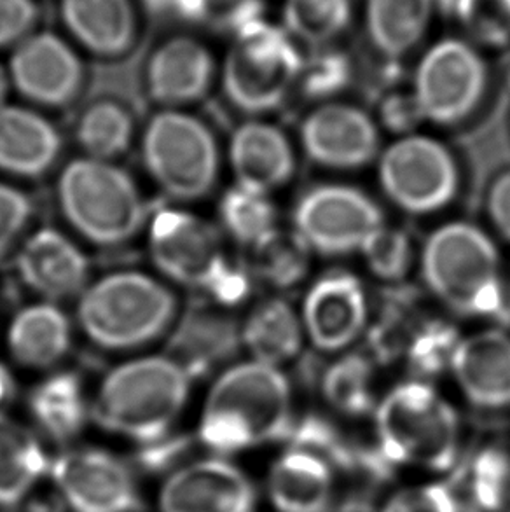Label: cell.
<instances>
[{
  "mask_svg": "<svg viewBox=\"0 0 510 512\" xmlns=\"http://www.w3.org/2000/svg\"><path fill=\"white\" fill-rule=\"evenodd\" d=\"M63 219L77 235L97 247H121L149 222L137 182L111 161L77 158L63 167L56 182Z\"/></svg>",
  "mask_w": 510,
  "mask_h": 512,
  "instance_id": "6",
  "label": "cell"
},
{
  "mask_svg": "<svg viewBox=\"0 0 510 512\" xmlns=\"http://www.w3.org/2000/svg\"><path fill=\"white\" fill-rule=\"evenodd\" d=\"M294 394L282 367L243 360L226 367L208 390L201 443L217 455L252 450L289 437Z\"/></svg>",
  "mask_w": 510,
  "mask_h": 512,
  "instance_id": "1",
  "label": "cell"
},
{
  "mask_svg": "<svg viewBox=\"0 0 510 512\" xmlns=\"http://www.w3.org/2000/svg\"><path fill=\"white\" fill-rule=\"evenodd\" d=\"M486 215L491 226L510 245V168L498 173L486 193Z\"/></svg>",
  "mask_w": 510,
  "mask_h": 512,
  "instance_id": "46",
  "label": "cell"
},
{
  "mask_svg": "<svg viewBox=\"0 0 510 512\" xmlns=\"http://www.w3.org/2000/svg\"><path fill=\"white\" fill-rule=\"evenodd\" d=\"M69 509L62 495L56 492L53 497H42V499H35L32 504H28L27 512H65Z\"/></svg>",
  "mask_w": 510,
  "mask_h": 512,
  "instance_id": "50",
  "label": "cell"
},
{
  "mask_svg": "<svg viewBox=\"0 0 510 512\" xmlns=\"http://www.w3.org/2000/svg\"><path fill=\"white\" fill-rule=\"evenodd\" d=\"M11 86L30 104L63 109L83 90V60L55 32H32L13 49L7 65Z\"/></svg>",
  "mask_w": 510,
  "mask_h": 512,
  "instance_id": "14",
  "label": "cell"
},
{
  "mask_svg": "<svg viewBox=\"0 0 510 512\" xmlns=\"http://www.w3.org/2000/svg\"><path fill=\"white\" fill-rule=\"evenodd\" d=\"M170 285L145 271H111L90 282L77 301V324L105 352H135L168 336L179 317Z\"/></svg>",
  "mask_w": 510,
  "mask_h": 512,
  "instance_id": "3",
  "label": "cell"
},
{
  "mask_svg": "<svg viewBox=\"0 0 510 512\" xmlns=\"http://www.w3.org/2000/svg\"><path fill=\"white\" fill-rule=\"evenodd\" d=\"M439 0H364V28L374 51L402 60L425 41Z\"/></svg>",
  "mask_w": 510,
  "mask_h": 512,
  "instance_id": "27",
  "label": "cell"
},
{
  "mask_svg": "<svg viewBox=\"0 0 510 512\" xmlns=\"http://www.w3.org/2000/svg\"><path fill=\"white\" fill-rule=\"evenodd\" d=\"M28 409L37 427L58 443L81 434L91 416L81 376L72 371L49 374L28 395Z\"/></svg>",
  "mask_w": 510,
  "mask_h": 512,
  "instance_id": "29",
  "label": "cell"
},
{
  "mask_svg": "<svg viewBox=\"0 0 510 512\" xmlns=\"http://www.w3.org/2000/svg\"><path fill=\"white\" fill-rule=\"evenodd\" d=\"M49 472L56 492L70 511H142V499L130 467L107 451H65L51 462Z\"/></svg>",
  "mask_w": 510,
  "mask_h": 512,
  "instance_id": "13",
  "label": "cell"
},
{
  "mask_svg": "<svg viewBox=\"0 0 510 512\" xmlns=\"http://www.w3.org/2000/svg\"><path fill=\"white\" fill-rule=\"evenodd\" d=\"M233 37L221 72L229 104L249 116L275 111L297 88L304 63L301 46L266 20Z\"/></svg>",
  "mask_w": 510,
  "mask_h": 512,
  "instance_id": "7",
  "label": "cell"
},
{
  "mask_svg": "<svg viewBox=\"0 0 510 512\" xmlns=\"http://www.w3.org/2000/svg\"><path fill=\"white\" fill-rule=\"evenodd\" d=\"M240 333L250 359L275 367L296 359L306 341L301 313L278 296L257 303L243 320Z\"/></svg>",
  "mask_w": 510,
  "mask_h": 512,
  "instance_id": "28",
  "label": "cell"
},
{
  "mask_svg": "<svg viewBox=\"0 0 510 512\" xmlns=\"http://www.w3.org/2000/svg\"><path fill=\"white\" fill-rule=\"evenodd\" d=\"M451 6L465 39L474 46H509L510 0H453Z\"/></svg>",
  "mask_w": 510,
  "mask_h": 512,
  "instance_id": "39",
  "label": "cell"
},
{
  "mask_svg": "<svg viewBox=\"0 0 510 512\" xmlns=\"http://www.w3.org/2000/svg\"><path fill=\"white\" fill-rule=\"evenodd\" d=\"M11 359L27 369H49L60 364L72 345V326L56 303L39 301L21 308L7 329Z\"/></svg>",
  "mask_w": 510,
  "mask_h": 512,
  "instance_id": "26",
  "label": "cell"
},
{
  "mask_svg": "<svg viewBox=\"0 0 510 512\" xmlns=\"http://www.w3.org/2000/svg\"><path fill=\"white\" fill-rule=\"evenodd\" d=\"M74 135L86 158L114 163L130 151L135 121L121 102L102 98L84 109Z\"/></svg>",
  "mask_w": 510,
  "mask_h": 512,
  "instance_id": "32",
  "label": "cell"
},
{
  "mask_svg": "<svg viewBox=\"0 0 510 512\" xmlns=\"http://www.w3.org/2000/svg\"><path fill=\"white\" fill-rule=\"evenodd\" d=\"M360 256L373 277L386 284H397L407 277L416 259L413 240L404 229L383 224L367 238Z\"/></svg>",
  "mask_w": 510,
  "mask_h": 512,
  "instance_id": "38",
  "label": "cell"
},
{
  "mask_svg": "<svg viewBox=\"0 0 510 512\" xmlns=\"http://www.w3.org/2000/svg\"><path fill=\"white\" fill-rule=\"evenodd\" d=\"M467 500L476 512H510V446L490 444L477 453L467 478Z\"/></svg>",
  "mask_w": 510,
  "mask_h": 512,
  "instance_id": "37",
  "label": "cell"
},
{
  "mask_svg": "<svg viewBox=\"0 0 510 512\" xmlns=\"http://www.w3.org/2000/svg\"><path fill=\"white\" fill-rule=\"evenodd\" d=\"M380 121L381 125L386 126V130L404 137L414 133V128L423 123L425 118L413 91L409 90L406 93H390L381 100Z\"/></svg>",
  "mask_w": 510,
  "mask_h": 512,
  "instance_id": "45",
  "label": "cell"
},
{
  "mask_svg": "<svg viewBox=\"0 0 510 512\" xmlns=\"http://www.w3.org/2000/svg\"><path fill=\"white\" fill-rule=\"evenodd\" d=\"M219 221L236 243L252 249L278 228V212L268 194L235 184L222 194Z\"/></svg>",
  "mask_w": 510,
  "mask_h": 512,
  "instance_id": "35",
  "label": "cell"
},
{
  "mask_svg": "<svg viewBox=\"0 0 510 512\" xmlns=\"http://www.w3.org/2000/svg\"><path fill=\"white\" fill-rule=\"evenodd\" d=\"M60 16L72 39L98 58H123L137 44L133 0H60Z\"/></svg>",
  "mask_w": 510,
  "mask_h": 512,
  "instance_id": "25",
  "label": "cell"
},
{
  "mask_svg": "<svg viewBox=\"0 0 510 512\" xmlns=\"http://www.w3.org/2000/svg\"><path fill=\"white\" fill-rule=\"evenodd\" d=\"M304 336L318 352L343 353L371 324L366 287L350 271H327L306 292L301 308Z\"/></svg>",
  "mask_w": 510,
  "mask_h": 512,
  "instance_id": "16",
  "label": "cell"
},
{
  "mask_svg": "<svg viewBox=\"0 0 510 512\" xmlns=\"http://www.w3.org/2000/svg\"><path fill=\"white\" fill-rule=\"evenodd\" d=\"M228 156L236 186L255 193H275L296 172V153L287 133L262 119H249L236 128Z\"/></svg>",
  "mask_w": 510,
  "mask_h": 512,
  "instance_id": "22",
  "label": "cell"
},
{
  "mask_svg": "<svg viewBox=\"0 0 510 512\" xmlns=\"http://www.w3.org/2000/svg\"><path fill=\"white\" fill-rule=\"evenodd\" d=\"M250 250L252 275L276 291L294 289L310 273L313 250L294 229L276 228Z\"/></svg>",
  "mask_w": 510,
  "mask_h": 512,
  "instance_id": "33",
  "label": "cell"
},
{
  "mask_svg": "<svg viewBox=\"0 0 510 512\" xmlns=\"http://www.w3.org/2000/svg\"><path fill=\"white\" fill-rule=\"evenodd\" d=\"M448 371L474 408H510V334L505 329L488 327L462 336Z\"/></svg>",
  "mask_w": 510,
  "mask_h": 512,
  "instance_id": "19",
  "label": "cell"
},
{
  "mask_svg": "<svg viewBox=\"0 0 510 512\" xmlns=\"http://www.w3.org/2000/svg\"><path fill=\"white\" fill-rule=\"evenodd\" d=\"M460 333L455 327L439 319L416 320V326L406 331L400 357H404L416 380L448 371Z\"/></svg>",
  "mask_w": 510,
  "mask_h": 512,
  "instance_id": "36",
  "label": "cell"
},
{
  "mask_svg": "<svg viewBox=\"0 0 510 512\" xmlns=\"http://www.w3.org/2000/svg\"><path fill=\"white\" fill-rule=\"evenodd\" d=\"M39 439L20 423L0 415V506L13 507L49 472Z\"/></svg>",
  "mask_w": 510,
  "mask_h": 512,
  "instance_id": "30",
  "label": "cell"
},
{
  "mask_svg": "<svg viewBox=\"0 0 510 512\" xmlns=\"http://www.w3.org/2000/svg\"><path fill=\"white\" fill-rule=\"evenodd\" d=\"M378 453L390 465L430 472L453 469L462 443L455 406L425 380H406L374 409Z\"/></svg>",
  "mask_w": 510,
  "mask_h": 512,
  "instance_id": "5",
  "label": "cell"
},
{
  "mask_svg": "<svg viewBox=\"0 0 510 512\" xmlns=\"http://www.w3.org/2000/svg\"><path fill=\"white\" fill-rule=\"evenodd\" d=\"M215 79V60L203 42L177 35L152 53L145 69L149 97L163 109H180L207 97Z\"/></svg>",
  "mask_w": 510,
  "mask_h": 512,
  "instance_id": "21",
  "label": "cell"
},
{
  "mask_svg": "<svg viewBox=\"0 0 510 512\" xmlns=\"http://www.w3.org/2000/svg\"><path fill=\"white\" fill-rule=\"evenodd\" d=\"M240 327L229 310L210 301L189 306L168 334L166 353L196 380L235 359L242 350Z\"/></svg>",
  "mask_w": 510,
  "mask_h": 512,
  "instance_id": "20",
  "label": "cell"
},
{
  "mask_svg": "<svg viewBox=\"0 0 510 512\" xmlns=\"http://www.w3.org/2000/svg\"><path fill=\"white\" fill-rule=\"evenodd\" d=\"M187 443L184 439L163 437L154 443L145 444V450L140 453L142 464L147 469H163L165 465L179 462V457L186 451Z\"/></svg>",
  "mask_w": 510,
  "mask_h": 512,
  "instance_id": "48",
  "label": "cell"
},
{
  "mask_svg": "<svg viewBox=\"0 0 510 512\" xmlns=\"http://www.w3.org/2000/svg\"><path fill=\"white\" fill-rule=\"evenodd\" d=\"M149 256L166 280L203 292L229 261L212 222L172 207L149 217Z\"/></svg>",
  "mask_w": 510,
  "mask_h": 512,
  "instance_id": "12",
  "label": "cell"
},
{
  "mask_svg": "<svg viewBox=\"0 0 510 512\" xmlns=\"http://www.w3.org/2000/svg\"><path fill=\"white\" fill-rule=\"evenodd\" d=\"M378 179L386 198L409 215L448 208L460 191V167L441 140L411 133L378 156Z\"/></svg>",
  "mask_w": 510,
  "mask_h": 512,
  "instance_id": "9",
  "label": "cell"
},
{
  "mask_svg": "<svg viewBox=\"0 0 510 512\" xmlns=\"http://www.w3.org/2000/svg\"><path fill=\"white\" fill-rule=\"evenodd\" d=\"M299 142L318 167L352 172L371 165L381 153L380 125L357 105L325 102L304 118Z\"/></svg>",
  "mask_w": 510,
  "mask_h": 512,
  "instance_id": "15",
  "label": "cell"
},
{
  "mask_svg": "<svg viewBox=\"0 0 510 512\" xmlns=\"http://www.w3.org/2000/svg\"><path fill=\"white\" fill-rule=\"evenodd\" d=\"M264 0H201L198 25L236 35L262 20Z\"/></svg>",
  "mask_w": 510,
  "mask_h": 512,
  "instance_id": "42",
  "label": "cell"
},
{
  "mask_svg": "<svg viewBox=\"0 0 510 512\" xmlns=\"http://www.w3.org/2000/svg\"><path fill=\"white\" fill-rule=\"evenodd\" d=\"M268 495L278 512H339L341 481L315 451L292 446L271 465Z\"/></svg>",
  "mask_w": 510,
  "mask_h": 512,
  "instance_id": "23",
  "label": "cell"
},
{
  "mask_svg": "<svg viewBox=\"0 0 510 512\" xmlns=\"http://www.w3.org/2000/svg\"><path fill=\"white\" fill-rule=\"evenodd\" d=\"M145 9L163 20L198 23L201 0H142Z\"/></svg>",
  "mask_w": 510,
  "mask_h": 512,
  "instance_id": "47",
  "label": "cell"
},
{
  "mask_svg": "<svg viewBox=\"0 0 510 512\" xmlns=\"http://www.w3.org/2000/svg\"><path fill=\"white\" fill-rule=\"evenodd\" d=\"M21 284L41 301L79 298L90 285L91 264L81 247L55 228H41L21 242L14 254Z\"/></svg>",
  "mask_w": 510,
  "mask_h": 512,
  "instance_id": "17",
  "label": "cell"
},
{
  "mask_svg": "<svg viewBox=\"0 0 510 512\" xmlns=\"http://www.w3.org/2000/svg\"><path fill=\"white\" fill-rule=\"evenodd\" d=\"M311 51V56L304 58L297 88L304 97L325 104L348 88L352 81V63L345 53L332 46Z\"/></svg>",
  "mask_w": 510,
  "mask_h": 512,
  "instance_id": "40",
  "label": "cell"
},
{
  "mask_svg": "<svg viewBox=\"0 0 510 512\" xmlns=\"http://www.w3.org/2000/svg\"><path fill=\"white\" fill-rule=\"evenodd\" d=\"M16 395V381H14L11 369L0 362V415H4V409L14 401Z\"/></svg>",
  "mask_w": 510,
  "mask_h": 512,
  "instance_id": "49",
  "label": "cell"
},
{
  "mask_svg": "<svg viewBox=\"0 0 510 512\" xmlns=\"http://www.w3.org/2000/svg\"><path fill=\"white\" fill-rule=\"evenodd\" d=\"M467 506L448 483H423L393 492L380 512H463Z\"/></svg>",
  "mask_w": 510,
  "mask_h": 512,
  "instance_id": "41",
  "label": "cell"
},
{
  "mask_svg": "<svg viewBox=\"0 0 510 512\" xmlns=\"http://www.w3.org/2000/svg\"><path fill=\"white\" fill-rule=\"evenodd\" d=\"M159 506L161 512H254L255 488L226 458H207L173 472Z\"/></svg>",
  "mask_w": 510,
  "mask_h": 512,
  "instance_id": "18",
  "label": "cell"
},
{
  "mask_svg": "<svg viewBox=\"0 0 510 512\" xmlns=\"http://www.w3.org/2000/svg\"><path fill=\"white\" fill-rule=\"evenodd\" d=\"M490 70L465 37H444L421 55L413 91L425 121L455 126L472 116L488 90Z\"/></svg>",
  "mask_w": 510,
  "mask_h": 512,
  "instance_id": "10",
  "label": "cell"
},
{
  "mask_svg": "<svg viewBox=\"0 0 510 512\" xmlns=\"http://www.w3.org/2000/svg\"><path fill=\"white\" fill-rule=\"evenodd\" d=\"M11 79H9V72L6 67L0 63V107L7 104V95L11 91Z\"/></svg>",
  "mask_w": 510,
  "mask_h": 512,
  "instance_id": "51",
  "label": "cell"
},
{
  "mask_svg": "<svg viewBox=\"0 0 510 512\" xmlns=\"http://www.w3.org/2000/svg\"><path fill=\"white\" fill-rule=\"evenodd\" d=\"M62 135L46 116L20 105L0 107V172L39 179L62 154Z\"/></svg>",
  "mask_w": 510,
  "mask_h": 512,
  "instance_id": "24",
  "label": "cell"
},
{
  "mask_svg": "<svg viewBox=\"0 0 510 512\" xmlns=\"http://www.w3.org/2000/svg\"><path fill=\"white\" fill-rule=\"evenodd\" d=\"M34 215L32 200L18 187L0 182V257L16 247Z\"/></svg>",
  "mask_w": 510,
  "mask_h": 512,
  "instance_id": "43",
  "label": "cell"
},
{
  "mask_svg": "<svg viewBox=\"0 0 510 512\" xmlns=\"http://www.w3.org/2000/svg\"><path fill=\"white\" fill-rule=\"evenodd\" d=\"M37 20L34 0H0V49L16 46L32 34Z\"/></svg>",
  "mask_w": 510,
  "mask_h": 512,
  "instance_id": "44",
  "label": "cell"
},
{
  "mask_svg": "<svg viewBox=\"0 0 510 512\" xmlns=\"http://www.w3.org/2000/svg\"><path fill=\"white\" fill-rule=\"evenodd\" d=\"M509 299H510V280H509Z\"/></svg>",
  "mask_w": 510,
  "mask_h": 512,
  "instance_id": "52",
  "label": "cell"
},
{
  "mask_svg": "<svg viewBox=\"0 0 510 512\" xmlns=\"http://www.w3.org/2000/svg\"><path fill=\"white\" fill-rule=\"evenodd\" d=\"M352 20V0H283L282 28L299 46L329 48Z\"/></svg>",
  "mask_w": 510,
  "mask_h": 512,
  "instance_id": "34",
  "label": "cell"
},
{
  "mask_svg": "<svg viewBox=\"0 0 510 512\" xmlns=\"http://www.w3.org/2000/svg\"><path fill=\"white\" fill-rule=\"evenodd\" d=\"M383 224L380 205L366 191L346 184L313 187L294 208V231L318 256L360 252Z\"/></svg>",
  "mask_w": 510,
  "mask_h": 512,
  "instance_id": "11",
  "label": "cell"
},
{
  "mask_svg": "<svg viewBox=\"0 0 510 512\" xmlns=\"http://www.w3.org/2000/svg\"><path fill=\"white\" fill-rule=\"evenodd\" d=\"M140 151L145 172L161 193L196 201L214 191L221 149L212 128L182 109H161L145 125Z\"/></svg>",
  "mask_w": 510,
  "mask_h": 512,
  "instance_id": "8",
  "label": "cell"
},
{
  "mask_svg": "<svg viewBox=\"0 0 510 512\" xmlns=\"http://www.w3.org/2000/svg\"><path fill=\"white\" fill-rule=\"evenodd\" d=\"M420 271L432 298L458 317L497 320L509 310L497 243L472 222L434 229L421 247Z\"/></svg>",
  "mask_w": 510,
  "mask_h": 512,
  "instance_id": "2",
  "label": "cell"
},
{
  "mask_svg": "<svg viewBox=\"0 0 510 512\" xmlns=\"http://www.w3.org/2000/svg\"><path fill=\"white\" fill-rule=\"evenodd\" d=\"M193 378L168 353L121 362L105 374L91 418L114 434L149 444L170 434L186 408Z\"/></svg>",
  "mask_w": 510,
  "mask_h": 512,
  "instance_id": "4",
  "label": "cell"
},
{
  "mask_svg": "<svg viewBox=\"0 0 510 512\" xmlns=\"http://www.w3.org/2000/svg\"><path fill=\"white\" fill-rule=\"evenodd\" d=\"M378 362L369 352H343L329 364L320 380L324 401L339 415L366 416L374 413Z\"/></svg>",
  "mask_w": 510,
  "mask_h": 512,
  "instance_id": "31",
  "label": "cell"
}]
</instances>
